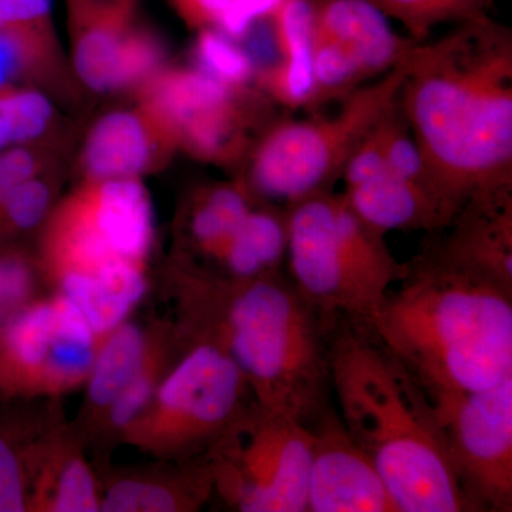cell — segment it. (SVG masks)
<instances>
[{"mask_svg":"<svg viewBox=\"0 0 512 512\" xmlns=\"http://www.w3.org/2000/svg\"><path fill=\"white\" fill-rule=\"evenodd\" d=\"M312 458L306 512H399L383 478L336 414L309 424Z\"/></svg>","mask_w":512,"mask_h":512,"instance_id":"cell-12","label":"cell"},{"mask_svg":"<svg viewBox=\"0 0 512 512\" xmlns=\"http://www.w3.org/2000/svg\"><path fill=\"white\" fill-rule=\"evenodd\" d=\"M407 60L355 90L333 117L268 128L249 158L248 191L286 208L332 191L353 151L399 100Z\"/></svg>","mask_w":512,"mask_h":512,"instance_id":"cell-6","label":"cell"},{"mask_svg":"<svg viewBox=\"0 0 512 512\" xmlns=\"http://www.w3.org/2000/svg\"><path fill=\"white\" fill-rule=\"evenodd\" d=\"M312 6V42L345 56L366 82L406 62L417 45L369 0H312Z\"/></svg>","mask_w":512,"mask_h":512,"instance_id":"cell-16","label":"cell"},{"mask_svg":"<svg viewBox=\"0 0 512 512\" xmlns=\"http://www.w3.org/2000/svg\"><path fill=\"white\" fill-rule=\"evenodd\" d=\"M10 188H12V184L9 183L8 177H6L5 171H3L2 161H0V200H2L3 195H5Z\"/></svg>","mask_w":512,"mask_h":512,"instance_id":"cell-38","label":"cell"},{"mask_svg":"<svg viewBox=\"0 0 512 512\" xmlns=\"http://www.w3.org/2000/svg\"><path fill=\"white\" fill-rule=\"evenodd\" d=\"M72 70L64 63L55 25L0 30V93L39 89L72 96Z\"/></svg>","mask_w":512,"mask_h":512,"instance_id":"cell-18","label":"cell"},{"mask_svg":"<svg viewBox=\"0 0 512 512\" xmlns=\"http://www.w3.org/2000/svg\"><path fill=\"white\" fill-rule=\"evenodd\" d=\"M282 0H232L218 23V29L232 39H241L258 20L268 18Z\"/></svg>","mask_w":512,"mask_h":512,"instance_id":"cell-33","label":"cell"},{"mask_svg":"<svg viewBox=\"0 0 512 512\" xmlns=\"http://www.w3.org/2000/svg\"><path fill=\"white\" fill-rule=\"evenodd\" d=\"M63 296L77 306L94 333L111 332L146 292L137 264L111 261L97 268H73L63 276Z\"/></svg>","mask_w":512,"mask_h":512,"instance_id":"cell-19","label":"cell"},{"mask_svg":"<svg viewBox=\"0 0 512 512\" xmlns=\"http://www.w3.org/2000/svg\"><path fill=\"white\" fill-rule=\"evenodd\" d=\"M99 355L94 357L90 377V399L99 406H110L117 394L140 376L144 357V338L133 325L111 330Z\"/></svg>","mask_w":512,"mask_h":512,"instance_id":"cell-23","label":"cell"},{"mask_svg":"<svg viewBox=\"0 0 512 512\" xmlns=\"http://www.w3.org/2000/svg\"><path fill=\"white\" fill-rule=\"evenodd\" d=\"M53 308L55 323L47 363L57 376L67 379L82 376L92 369L94 330L77 306L64 296Z\"/></svg>","mask_w":512,"mask_h":512,"instance_id":"cell-25","label":"cell"},{"mask_svg":"<svg viewBox=\"0 0 512 512\" xmlns=\"http://www.w3.org/2000/svg\"><path fill=\"white\" fill-rule=\"evenodd\" d=\"M220 298L214 340L254 386L259 407L312 423L325 409L330 384L326 322L278 272L234 281Z\"/></svg>","mask_w":512,"mask_h":512,"instance_id":"cell-4","label":"cell"},{"mask_svg":"<svg viewBox=\"0 0 512 512\" xmlns=\"http://www.w3.org/2000/svg\"><path fill=\"white\" fill-rule=\"evenodd\" d=\"M330 384L343 426L375 464L397 511L471 512L426 394L366 329H333Z\"/></svg>","mask_w":512,"mask_h":512,"instance_id":"cell-3","label":"cell"},{"mask_svg":"<svg viewBox=\"0 0 512 512\" xmlns=\"http://www.w3.org/2000/svg\"><path fill=\"white\" fill-rule=\"evenodd\" d=\"M25 510L22 464L8 441L0 437V512Z\"/></svg>","mask_w":512,"mask_h":512,"instance_id":"cell-32","label":"cell"},{"mask_svg":"<svg viewBox=\"0 0 512 512\" xmlns=\"http://www.w3.org/2000/svg\"><path fill=\"white\" fill-rule=\"evenodd\" d=\"M382 120L363 138L343 168V197L363 221L384 235L389 231L437 234L450 224L451 215L433 194L387 167Z\"/></svg>","mask_w":512,"mask_h":512,"instance_id":"cell-11","label":"cell"},{"mask_svg":"<svg viewBox=\"0 0 512 512\" xmlns=\"http://www.w3.org/2000/svg\"><path fill=\"white\" fill-rule=\"evenodd\" d=\"M25 144H67L55 97L43 90L0 93V153Z\"/></svg>","mask_w":512,"mask_h":512,"instance_id":"cell-21","label":"cell"},{"mask_svg":"<svg viewBox=\"0 0 512 512\" xmlns=\"http://www.w3.org/2000/svg\"><path fill=\"white\" fill-rule=\"evenodd\" d=\"M366 330L430 404L512 376V293L419 255Z\"/></svg>","mask_w":512,"mask_h":512,"instance_id":"cell-2","label":"cell"},{"mask_svg":"<svg viewBox=\"0 0 512 512\" xmlns=\"http://www.w3.org/2000/svg\"><path fill=\"white\" fill-rule=\"evenodd\" d=\"M67 207L62 229L64 252L76 268L111 261L138 264L153 241V211L140 178L87 181Z\"/></svg>","mask_w":512,"mask_h":512,"instance_id":"cell-9","label":"cell"},{"mask_svg":"<svg viewBox=\"0 0 512 512\" xmlns=\"http://www.w3.org/2000/svg\"><path fill=\"white\" fill-rule=\"evenodd\" d=\"M177 137L143 104L107 111L84 137L77 165L87 181L140 178L170 163Z\"/></svg>","mask_w":512,"mask_h":512,"instance_id":"cell-14","label":"cell"},{"mask_svg":"<svg viewBox=\"0 0 512 512\" xmlns=\"http://www.w3.org/2000/svg\"><path fill=\"white\" fill-rule=\"evenodd\" d=\"M251 210V192L245 184L211 185L198 194L192 208L191 237L202 251L221 259Z\"/></svg>","mask_w":512,"mask_h":512,"instance_id":"cell-22","label":"cell"},{"mask_svg":"<svg viewBox=\"0 0 512 512\" xmlns=\"http://www.w3.org/2000/svg\"><path fill=\"white\" fill-rule=\"evenodd\" d=\"M100 507L106 512H170L177 510V498L161 485L127 480L111 487Z\"/></svg>","mask_w":512,"mask_h":512,"instance_id":"cell-29","label":"cell"},{"mask_svg":"<svg viewBox=\"0 0 512 512\" xmlns=\"http://www.w3.org/2000/svg\"><path fill=\"white\" fill-rule=\"evenodd\" d=\"M245 383L234 360L208 340L181 360L158 396L192 433H212L237 417Z\"/></svg>","mask_w":512,"mask_h":512,"instance_id":"cell-15","label":"cell"},{"mask_svg":"<svg viewBox=\"0 0 512 512\" xmlns=\"http://www.w3.org/2000/svg\"><path fill=\"white\" fill-rule=\"evenodd\" d=\"M423 256L512 293V191L467 202Z\"/></svg>","mask_w":512,"mask_h":512,"instance_id":"cell-13","label":"cell"},{"mask_svg":"<svg viewBox=\"0 0 512 512\" xmlns=\"http://www.w3.org/2000/svg\"><path fill=\"white\" fill-rule=\"evenodd\" d=\"M153 394V386L150 379L137 376L130 384H127L116 399L111 402V420L116 426H126L131 423Z\"/></svg>","mask_w":512,"mask_h":512,"instance_id":"cell-35","label":"cell"},{"mask_svg":"<svg viewBox=\"0 0 512 512\" xmlns=\"http://www.w3.org/2000/svg\"><path fill=\"white\" fill-rule=\"evenodd\" d=\"M69 9L74 79L89 92L138 93L164 69L160 37L137 25L136 5H76Z\"/></svg>","mask_w":512,"mask_h":512,"instance_id":"cell-8","label":"cell"},{"mask_svg":"<svg viewBox=\"0 0 512 512\" xmlns=\"http://www.w3.org/2000/svg\"><path fill=\"white\" fill-rule=\"evenodd\" d=\"M470 511H512V376L431 404Z\"/></svg>","mask_w":512,"mask_h":512,"instance_id":"cell-7","label":"cell"},{"mask_svg":"<svg viewBox=\"0 0 512 512\" xmlns=\"http://www.w3.org/2000/svg\"><path fill=\"white\" fill-rule=\"evenodd\" d=\"M399 106L451 212L512 191V33L490 16L457 23L407 60Z\"/></svg>","mask_w":512,"mask_h":512,"instance_id":"cell-1","label":"cell"},{"mask_svg":"<svg viewBox=\"0 0 512 512\" xmlns=\"http://www.w3.org/2000/svg\"><path fill=\"white\" fill-rule=\"evenodd\" d=\"M32 275L28 262L12 251H0V330L19 312L28 296Z\"/></svg>","mask_w":512,"mask_h":512,"instance_id":"cell-31","label":"cell"},{"mask_svg":"<svg viewBox=\"0 0 512 512\" xmlns=\"http://www.w3.org/2000/svg\"><path fill=\"white\" fill-rule=\"evenodd\" d=\"M67 6L74 5H111V3H127L136 5L137 0H66Z\"/></svg>","mask_w":512,"mask_h":512,"instance_id":"cell-37","label":"cell"},{"mask_svg":"<svg viewBox=\"0 0 512 512\" xmlns=\"http://www.w3.org/2000/svg\"><path fill=\"white\" fill-rule=\"evenodd\" d=\"M53 0H0V30L53 25Z\"/></svg>","mask_w":512,"mask_h":512,"instance_id":"cell-34","label":"cell"},{"mask_svg":"<svg viewBox=\"0 0 512 512\" xmlns=\"http://www.w3.org/2000/svg\"><path fill=\"white\" fill-rule=\"evenodd\" d=\"M237 468H224L229 494L244 512H306L312 431L259 407Z\"/></svg>","mask_w":512,"mask_h":512,"instance_id":"cell-10","label":"cell"},{"mask_svg":"<svg viewBox=\"0 0 512 512\" xmlns=\"http://www.w3.org/2000/svg\"><path fill=\"white\" fill-rule=\"evenodd\" d=\"M271 18L281 60L258 74L259 86L286 107H309L315 92L312 0H282Z\"/></svg>","mask_w":512,"mask_h":512,"instance_id":"cell-17","label":"cell"},{"mask_svg":"<svg viewBox=\"0 0 512 512\" xmlns=\"http://www.w3.org/2000/svg\"><path fill=\"white\" fill-rule=\"evenodd\" d=\"M232 0H173L175 8L194 28L218 26Z\"/></svg>","mask_w":512,"mask_h":512,"instance_id":"cell-36","label":"cell"},{"mask_svg":"<svg viewBox=\"0 0 512 512\" xmlns=\"http://www.w3.org/2000/svg\"><path fill=\"white\" fill-rule=\"evenodd\" d=\"M53 510L57 512H93L100 510L96 484L86 464L73 460L64 467Z\"/></svg>","mask_w":512,"mask_h":512,"instance_id":"cell-30","label":"cell"},{"mask_svg":"<svg viewBox=\"0 0 512 512\" xmlns=\"http://www.w3.org/2000/svg\"><path fill=\"white\" fill-rule=\"evenodd\" d=\"M289 279L330 325L366 329L409 264L387 247L343 194L320 192L288 207Z\"/></svg>","mask_w":512,"mask_h":512,"instance_id":"cell-5","label":"cell"},{"mask_svg":"<svg viewBox=\"0 0 512 512\" xmlns=\"http://www.w3.org/2000/svg\"><path fill=\"white\" fill-rule=\"evenodd\" d=\"M390 20L403 26L409 39L424 42L443 23L466 22L485 15L493 0H369Z\"/></svg>","mask_w":512,"mask_h":512,"instance_id":"cell-26","label":"cell"},{"mask_svg":"<svg viewBox=\"0 0 512 512\" xmlns=\"http://www.w3.org/2000/svg\"><path fill=\"white\" fill-rule=\"evenodd\" d=\"M288 249V208H252L220 261L234 281L274 274Z\"/></svg>","mask_w":512,"mask_h":512,"instance_id":"cell-20","label":"cell"},{"mask_svg":"<svg viewBox=\"0 0 512 512\" xmlns=\"http://www.w3.org/2000/svg\"><path fill=\"white\" fill-rule=\"evenodd\" d=\"M55 308L36 305L20 311L0 330V376L36 369L46 363Z\"/></svg>","mask_w":512,"mask_h":512,"instance_id":"cell-24","label":"cell"},{"mask_svg":"<svg viewBox=\"0 0 512 512\" xmlns=\"http://www.w3.org/2000/svg\"><path fill=\"white\" fill-rule=\"evenodd\" d=\"M56 170L10 188L0 200V239L28 232L45 220L55 195Z\"/></svg>","mask_w":512,"mask_h":512,"instance_id":"cell-27","label":"cell"},{"mask_svg":"<svg viewBox=\"0 0 512 512\" xmlns=\"http://www.w3.org/2000/svg\"><path fill=\"white\" fill-rule=\"evenodd\" d=\"M194 57L197 69L229 87L245 89L254 79V63L244 47L212 26L201 29L195 42Z\"/></svg>","mask_w":512,"mask_h":512,"instance_id":"cell-28","label":"cell"}]
</instances>
